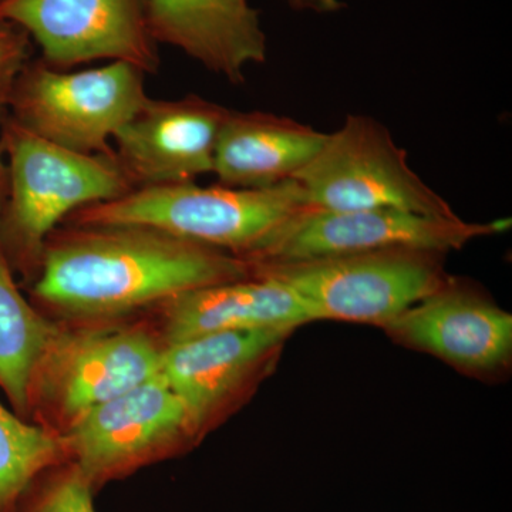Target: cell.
Listing matches in <instances>:
<instances>
[{
  "label": "cell",
  "mask_w": 512,
  "mask_h": 512,
  "mask_svg": "<svg viewBox=\"0 0 512 512\" xmlns=\"http://www.w3.org/2000/svg\"><path fill=\"white\" fill-rule=\"evenodd\" d=\"M328 133L265 111L229 110L218 137L214 168L218 184L274 187L292 180L325 144Z\"/></svg>",
  "instance_id": "15"
},
{
  "label": "cell",
  "mask_w": 512,
  "mask_h": 512,
  "mask_svg": "<svg viewBox=\"0 0 512 512\" xmlns=\"http://www.w3.org/2000/svg\"><path fill=\"white\" fill-rule=\"evenodd\" d=\"M295 330H221L164 343L160 375L187 407L198 439L271 373Z\"/></svg>",
  "instance_id": "11"
},
{
  "label": "cell",
  "mask_w": 512,
  "mask_h": 512,
  "mask_svg": "<svg viewBox=\"0 0 512 512\" xmlns=\"http://www.w3.org/2000/svg\"><path fill=\"white\" fill-rule=\"evenodd\" d=\"M382 329L394 342L439 357L464 375L497 379L511 367V313L451 275Z\"/></svg>",
  "instance_id": "12"
},
{
  "label": "cell",
  "mask_w": 512,
  "mask_h": 512,
  "mask_svg": "<svg viewBox=\"0 0 512 512\" xmlns=\"http://www.w3.org/2000/svg\"><path fill=\"white\" fill-rule=\"evenodd\" d=\"M503 222H468L400 210L323 211L309 208L292 218L254 262L301 261L383 251L426 249L447 254L474 239L497 234Z\"/></svg>",
  "instance_id": "10"
},
{
  "label": "cell",
  "mask_w": 512,
  "mask_h": 512,
  "mask_svg": "<svg viewBox=\"0 0 512 512\" xmlns=\"http://www.w3.org/2000/svg\"><path fill=\"white\" fill-rule=\"evenodd\" d=\"M69 463L62 434L19 419L0 403V512H16L50 470Z\"/></svg>",
  "instance_id": "18"
},
{
  "label": "cell",
  "mask_w": 512,
  "mask_h": 512,
  "mask_svg": "<svg viewBox=\"0 0 512 512\" xmlns=\"http://www.w3.org/2000/svg\"><path fill=\"white\" fill-rule=\"evenodd\" d=\"M249 276L244 259L160 229L69 224L47 239L33 295L67 315L110 318Z\"/></svg>",
  "instance_id": "1"
},
{
  "label": "cell",
  "mask_w": 512,
  "mask_h": 512,
  "mask_svg": "<svg viewBox=\"0 0 512 512\" xmlns=\"http://www.w3.org/2000/svg\"><path fill=\"white\" fill-rule=\"evenodd\" d=\"M32 56V39L25 30L0 20V126L9 117L13 86Z\"/></svg>",
  "instance_id": "20"
},
{
  "label": "cell",
  "mask_w": 512,
  "mask_h": 512,
  "mask_svg": "<svg viewBox=\"0 0 512 512\" xmlns=\"http://www.w3.org/2000/svg\"><path fill=\"white\" fill-rule=\"evenodd\" d=\"M444 255L393 248L301 261L256 262L251 275L281 282L298 295L316 320H343L383 328L450 275Z\"/></svg>",
  "instance_id": "4"
},
{
  "label": "cell",
  "mask_w": 512,
  "mask_h": 512,
  "mask_svg": "<svg viewBox=\"0 0 512 512\" xmlns=\"http://www.w3.org/2000/svg\"><path fill=\"white\" fill-rule=\"evenodd\" d=\"M43 478L39 485L33 484L16 512H96L92 485L72 464H63Z\"/></svg>",
  "instance_id": "19"
},
{
  "label": "cell",
  "mask_w": 512,
  "mask_h": 512,
  "mask_svg": "<svg viewBox=\"0 0 512 512\" xmlns=\"http://www.w3.org/2000/svg\"><path fill=\"white\" fill-rule=\"evenodd\" d=\"M9 185L0 212V251L35 278L50 235L74 212L136 190L116 158L82 154L37 137L15 120L0 126Z\"/></svg>",
  "instance_id": "3"
},
{
  "label": "cell",
  "mask_w": 512,
  "mask_h": 512,
  "mask_svg": "<svg viewBox=\"0 0 512 512\" xmlns=\"http://www.w3.org/2000/svg\"><path fill=\"white\" fill-rule=\"evenodd\" d=\"M148 26L157 45L177 47L229 83L266 60V36L248 0H147Z\"/></svg>",
  "instance_id": "14"
},
{
  "label": "cell",
  "mask_w": 512,
  "mask_h": 512,
  "mask_svg": "<svg viewBox=\"0 0 512 512\" xmlns=\"http://www.w3.org/2000/svg\"><path fill=\"white\" fill-rule=\"evenodd\" d=\"M148 99L144 73L131 64L67 72L30 59L10 94L9 117L56 146L114 157L113 137Z\"/></svg>",
  "instance_id": "6"
},
{
  "label": "cell",
  "mask_w": 512,
  "mask_h": 512,
  "mask_svg": "<svg viewBox=\"0 0 512 512\" xmlns=\"http://www.w3.org/2000/svg\"><path fill=\"white\" fill-rule=\"evenodd\" d=\"M9 174L8 161H6L5 150L0 143V212H2L3 204H5L6 195H8Z\"/></svg>",
  "instance_id": "22"
},
{
  "label": "cell",
  "mask_w": 512,
  "mask_h": 512,
  "mask_svg": "<svg viewBox=\"0 0 512 512\" xmlns=\"http://www.w3.org/2000/svg\"><path fill=\"white\" fill-rule=\"evenodd\" d=\"M158 308L164 318V343L221 330L298 329L315 322L306 303L291 289L258 275L194 289Z\"/></svg>",
  "instance_id": "16"
},
{
  "label": "cell",
  "mask_w": 512,
  "mask_h": 512,
  "mask_svg": "<svg viewBox=\"0 0 512 512\" xmlns=\"http://www.w3.org/2000/svg\"><path fill=\"white\" fill-rule=\"evenodd\" d=\"M164 340L143 325L56 326L36 367L30 410L62 434L94 407L160 373Z\"/></svg>",
  "instance_id": "5"
},
{
  "label": "cell",
  "mask_w": 512,
  "mask_h": 512,
  "mask_svg": "<svg viewBox=\"0 0 512 512\" xmlns=\"http://www.w3.org/2000/svg\"><path fill=\"white\" fill-rule=\"evenodd\" d=\"M292 180L301 184L315 210H400L458 218L448 201L414 173L390 131L365 114H349Z\"/></svg>",
  "instance_id": "7"
},
{
  "label": "cell",
  "mask_w": 512,
  "mask_h": 512,
  "mask_svg": "<svg viewBox=\"0 0 512 512\" xmlns=\"http://www.w3.org/2000/svg\"><path fill=\"white\" fill-rule=\"evenodd\" d=\"M56 326L23 298L0 251V387L20 414L30 412L33 376Z\"/></svg>",
  "instance_id": "17"
},
{
  "label": "cell",
  "mask_w": 512,
  "mask_h": 512,
  "mask_svg": "<svg viewBox=\"0 0 512 512\" xmlns=\"http://www.w3.org/2000/svg\"><path fill=\"white\" fill-rule=\"evenodd\" d=\"M312 208L296 180L269 188L195 183L144 187L74 212L67 224L143 225L254 262L292 218Z\"/></svg>",
  "instance_id": "2"
},
{
  "label": "cell",
  "mask_w": 512,
  "mask_h": 512,
  "mask_svg": "<svg viewBox=\"0 0 512 512\" xmlns=\"http://www.w3.org/2000/svg\"><path fill=\"white\" fill-rule=\"evenodd\" d=\"M229 109L188 94L148 99L113 137L114 158L134 188L195 183L212 173Z\"/></svg>",
  "instance_id": "13"
},
{
  "label": "cell",
  "mask_w": 512,
  "mask_h": 512,
  "mask_svg": "<svg viewBox=\"0 0 512 512\" xmlns=\"http://www.w3.org/2000/svg\"><path fill=\"white\" fill-rule=\"evenodd\" d=\"M289 8L301 12L335 13L343 8L340 0H284Z\"/></svg>",
  "instance_id": "21"
},
{
  "label": "cell",
  "mask_w": 512,
  "mask_h": 512,
  "mask_svg": "<svg viewBox=\"0 0 512 512\" xmlns=\"http://www.w3.org/2000/svg\"><path fill=\"white\" fill-rule=\"evenodd\" d=\"M0 20L28 33L56 69L111 60L144 74L160 69L147 0H0Z\"/></svg>",
  "instance_id": "9"
},
{
  "label": "cell",
  "mask_w": 512,
  "mask_h": 512,
  "mask_svg": "<svg viewBox=\"0 0 512 512\" xmlns=\"http://www.w3.org/2000/svg\"><path fill=\"white\" fill-rule=\"evenodd\" d=\"M62 436L69 463L93 490L198 440L187 407L160 373L83 414Z\"/></svg>",
  "instance_id": "8"
}]
</instances>
